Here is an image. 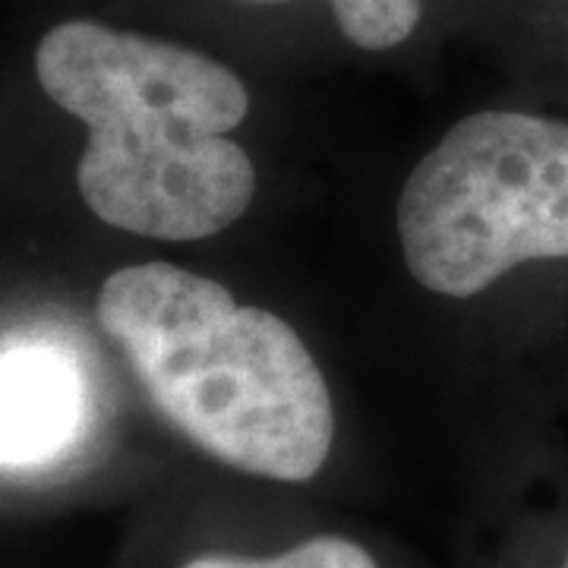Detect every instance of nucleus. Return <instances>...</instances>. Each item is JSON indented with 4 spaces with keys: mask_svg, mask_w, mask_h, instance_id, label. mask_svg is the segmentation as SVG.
Returning <instances> with one entry per match:
<instances>
[{
    "mask_svg": "<svg viewBox=\"0 0 568 568\" xmlns=\"http://www.w3.org/2000/svg\"><path fill=\"white\" fill-rule=\"evenodd\" d=\"M39 89L89 130L82 203L152 241H205L241 222L256 168L227 140L250 114L246 82L200 48L95 17H67L32 48Z\"/></svg>",
    "mask_w": 568,
    "mask_h": 568,
    "instance_id": "nucleus-1",
    "label": "nucleus"
},
{
    "mask_svg": "<svg viewBox=\"0 0 568 568\" xmlns=\"http://www.w3.org/2000/svg\"><path fill=\"white\" fill-rule=\"evenodd\" d=\"M95 320L155 410L219 465L275 484L325 467L335 405L282 316L190 268L142 263L108 275Z\"/></svg>",
    "mask_w": 568,
    "mask_h": 568,
    "instance_id": "nucleus-2",
    "label": "nucleus"
},
{
    "mask_svg": "<svg viewBox=\"0 0 568 568\" xmlns=\"http://www.w3.org/2000/svg\"><path fill=\"white\" fill-rule=\"evenodd\" d=\"M407 272L477 297L511 268L568 260V121L477 111L414 164L395 205Z\"/></svg>",
    "mask_w": 568,
    "mask_h": 568,
    "instance_id": "nucleus-3",
    "label": "nucleus"
},
{
    "mask_svg": "<svg viewBox=\"0 0 568 568\" xmlns=\"http://www.w3.org/2000/svg\"><path fill=\"white\" fill-rule=\"evenodd\" d=\"M67 369L39 354L3 351V465L39 458V448L54 446L73 417Z\"/></svg>",
    "mask_w": 568,
    "mask_h": 568,
    "instance_id": "nucleus-4",
    "label": "nucleus"
},
{
    "mask_svg": "<svg viewBox=\"0 0 568 568\" xmlns=\"http://www.w3.org/2000/svg\"><path fill=\"white\" fill-rule=\"evenodd\" d=\"M241 3H287V0H241ZM338 36L366 54H386L417 36L426 17L424 0H325Z\"/></svg>",
    "mask_w": 568,
    "mask_h": 568,
    "instance_id": "nucleus-5",
    "label": "nucleus"
},
{
    "mask_svg": "<svg viewBox=\"0 0 568 568\" xmlns=\"http://www.w3.org/2000/svg\"><path fill=\"white\" fill-rule=\"evenodd\" d=\"M181 568H379L376 556L345 534H313L278 552H227L209 549L190 556Z\"/></svg>",
    "mask_w": 568,
    "mask_h": 568,
    "instance_id": "nucleus-6",
    "label": "nucleus"
},
{
    "mask_svg": "<svg viewBox=\"0 0 568 568\" xmlns=\"http://www.w3.org/2000/svg\"><path fill=\"white\" fill-rule=\"evenodd\" d=\"M559 568H568V544H566V552H562V559H559Z\"/></svg>",
    "mask_w": 568,
    "mask_h": 568,
    "instance_id": "nucleus-7",
    "label": "nucleus"
}]
</instances>
